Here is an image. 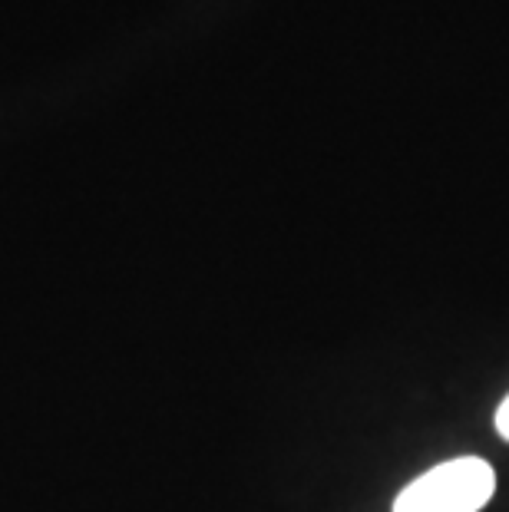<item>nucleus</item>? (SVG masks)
<instances>
[{
	"instance_id": "obj_1",
	"label": "nucleus",
	"mask_w": 509,
	"mask_h": 512,
	"mask_svg": "<svg viewBox=\"0 0 509 512\" xmlns=\"http://www.w3.org/2000/svg\"><path fill=\"white\" fill-rule=\"evenodd\" d=\"M496 489L493 466L460 456L433 466L397 496L394 512H480Z\"/></svg>"
},
{
	"instance_id": "obj_2",
	"label": "nucleus",
	"mask_w": 509,
	"mask_h": 512,
	"mask_svg": "<svg viewBox=\"0 0 509 512\" xmlns=\"http://www.w3.org/2000/svg\"><path fill=\"white\" fill-rule=\"evenodd\" d=\"M496 430H500L503 440H509V397L500 403V410H496Z\"/></svg>"
}]
</instances>
